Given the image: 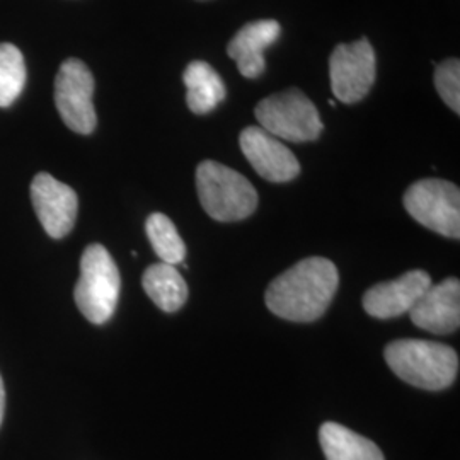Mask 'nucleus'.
<instances>
[{"label": "nucleus", "instance_id": "nucleus-8", "mask_svg": "<svg viewBox=\"0 0 460 460\" xmlns=\"http://www.w3.org/2000/svg\"><path fill=\"white\" fill-rule=\"evenodd\" d=\"M334 98L345 104L362 101L376 83V53L368 40L338 45L329 58Z\"/></svg>", "mask_w": 460, "mask_h": 460}, {"label": "nucleus", "instance_id": "nucleus-2", "mask_svg": "<svg viewBox=\"0 0 460 460\" xmlns=\"http://www.w3.org/2000/svg\"><path fill=\"white\" fill-rule=\"evenodd\" d=\"M395 376L425 391L447 389L457 377L459 357L450 346L427 340H397L385 348Z\"/></svg>", "mask_w": 460, "mask_h": 460}, {"label": "nucleus", "instance_id": "nucleus-9", "mask_svg": "<svg viewBox=\"0 0 460 460\" xmlns=\"http://www.w3.org/2000/svg\"><path fill=\"white\" fill-rule=\"evenodd\" d=\"M31 201L34 212L49 237L62 239L74 229L79 199L70 186L47 172H40L31 182Z\"/></svg>", "mask_w": 460, "mask_h": 460}, {"label": "nucleus", "instance_id": "nucleus-1", "mask_svg": "<svg viewBox=\"0 0 460 460\" xmlns=\"http://www.w3.org/2000/svg\"><path fill=\"white\" fill-rule=\"evenodd\" d=\"M338 285L334 263L326 258H307L270 283L266 305L281 319L313 323L328 311Z\"/></svg>", "mask_w": 460, "mask_h": 460}, {"label": "nucleus", "instance_id": "nucleus-7", "mask_svg": "<svg viewBox=\"0 0 460 460\" xmlns=\"http://www.w3.org/2000/svg\"><path fill=\"white\" fill-rule=\"evenodd\" d=\"M94 77L87 66L77 60H66L55 79V104L64 123L72 132L89 135L98 125L94 110Z\"/></svg>", "mask_w": 460, "mask_h": 460}, {"label": "nucleus", "instance_id": "nucleus-19", "mask_svg": "<svg viewBox=\"0 0 460 460\" xmlns=\"http://www.w3.org/2000/svg\"><path fill=\"white\" fill-rule=\"evenodd\" d=\"M435 87L445 104L456 113H460V62L448 58L435 70Z\"/></svg>", "mask_w": 460, "mask_h": 460}, {"label": "nucleus", "instance_id": "nucleus-5", "mask_svg": "<svg viewBox=\"0 0 460 460\" xmlns=\"http://www.w3.org/2000/svg\"><path fill=\"white\" fill-rule=\"evenodd\" d=\"M254 113L263 130L288 142H313L323 132L315 104L298 89H287L264 98Z\"/></svg>", "mask_w": 460, "mask_h": 460}, {"label": "nucleus", "instance_id": "nucleus-12", "mask_svg": "<svg viewBox=\"0 0 460 460\" xmlns=\"http://www.w3.org/2000/svg\"><path fill=\"white\" fill-rule=\"evenodd\" d=\"M412 324L435 334H448L460 326V281L447 279L431 285L410 311Z\"/></svg>", "mask_w": 460, "mask_h": 460}, {"label": "nucleus", "instance_id": "nucleus-6", "mask_svg": "<svg viewBox=\"0 0 460 460\" xmlns=\"http://www.w3.org/2000/svg\"><path fill=\"white\" fill-rule=\"evenodd\" d=\"M404 207L416 222L448 239L460 237V191L454 182L421 180L404 193Z\"/></svg>", "mask_w": 460, "mask_h": 460}, {"label": "nucleus", "instance_id": "nucleus-18", "mask_svg": "<svg viewBox=\"0 0 460 460\" xmlns=\"http://www.w3.org/2000/svg\"><path fill=\"white\" fill-rule=\"evenodd\" d=\"M26 84V64L21 49L11 45H0V108L11 106Z\"/></svg>", "mask_w": 460, "mask_h": 460}, {"label": "nucleus", "instance_id": "nucleus-4", "mask_svg": "<svg viewBox=\"0 0 460 460\" xmlns=\"http://www.w3.org/2000/svg\"><path fill=\"white\" fill-rule=\"evenodd\" d=\"M121 290V277L115 260L101 244L85 247L81 258V279L74 298L87 321L104 324L115 314Z\"/></svg>", "mask_w": 460, "mask_h": 460}, {"label": "nucleus", "instance_id": "nucleus-11", "mask_svg": "<svg viewBox=\"0 0 460 460\" xmlns=\"http://www.w3.org/2000/svg\"><path fill=\"white\" fill-rule=\"evenodd\" d=\"M431 287L427 271L412 270L401 279L384 281L363 296V309L377 319H393L410 314L414 304Z\"/></svg>", "mask_w": 460, "mask_h": 460}, {"label": "nucleus", "instance_id": "nucleus-3", "mask_svg": "<svg viewBox=\"0 0 460 460\" xmlns=\"http://www.w3.org/2000/svg\"><path fill=\"white\" fill-rule=\"evenodd\" d=\"M197 190L203 210L218 222H237L254 214V186L227 165L203 161L197 169Z\"/></svg>", "mask_w": 460, "mask_h": 460}, {"label": "nucleus", "instance_id": "nucleus-10", "mask_svg": "<svg viewBox=\"0 0 460 460\" xmlns=\"http://www.w3.org/2000/svg\"><path fill=\"white\" fill-rule=\"evenodd\" d=\"M239 144L249 164L264 180L287 182L300 174V164L294 152L261 127H247L239 137Z\"/></svg>", "mask_w": 460, "mask_h": 460}, {"label": "nucleus", "instance_id": "nucleus-14", "mask_svg": "<svg viewBox=\"0 0 460 460\" xmlns=\"http://www.w3.org/2000/svg\"><path fill=\"white\" fill-rule=\"evenodd\" d=\"M186 85V102L195 115H207L226 99V85L214 66L195 60L182 74Z\"/></svg>", "mask_w": 460, "mask_h": 460}, {"label": "nucleus", "instance_id": "nucleus-13", "mask_svg": "<svg viewBox=\"0 0 460 460\" xmlns=\"http://www.w3.org/2000/svg\"><path fill=\"white\" fill-rule=\"evenodd\" d=\"M279 21L261 19L243 26L230 40L227 53L232 60H235L241 75L246 79H258L263 74L266 68L264 49L279 40Z\"/></svg>", "mask_w": 460, "mask_h": 460}, {"label": "nucleus", "instance_id": "nucleus-17", "mask_svg": "<svg viewBox=\"0 0 460 460\" xmlns=\"http://www.w3.org/2000/svg\"><path fill=\"white\" fill-rule=\"evenodd\" d=\"M146 230H147L150 244L163 263L174 266L184 261L186 246L182 243L176 226L169 217H165L164 214L150 215L146 224Z\"/></svg>", "mask_w": 460, "mask_h": 460}, {"label": "nucleus", "instance_id": "nucleus-15", "mask_svg": "<svg viewBox=\"0 0 460 460\" xmlns=\"http://www.w3.org/2000/svg\"><path fill=\"white\" fill-rule=\"evenodd\" d=\"M319 440L328 460H385L372 440L338 423H324Z\"/></svg>", "mask_w": 460, "mask_h": 460}, {"label": "nucleus", "instance_id": "nucleus-16", "mask_svg": "<svg viewBox=\"0 0 460 460\" xmlns=\"http://www.w3.org/2000/svg\"><path fill=\"white\" fill-rule=\"evenodd\" d=\"M142 285L150 300L164 313H176L188 300V285L181 273L167 263L148 266Z\"/></svg>", "mask_w": 460, "mask_h": 460}, {"label": "nucleus", "instance_id": "nucleus-20", "mask_svg": "<svg viewBox=\"0 0 460 460\" xmlns=\"http://www.w3.org/2000/svg\"><path fill=\"white\" fill-rule=\"evenodd\" d=\"M4 410H5V389H4V382L0 377V425L4 420Z\"/></svg>", "mask_w": 460, "mask_h": 460}]
</instances>
